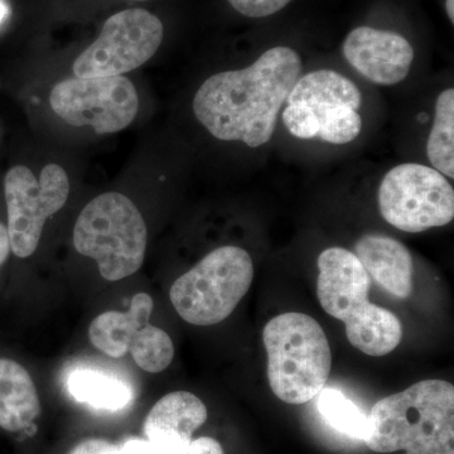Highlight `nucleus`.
Here are the masks:
<instances>
[{"instance_id": "nucleus-1", "label": "nucleus", "mask_w": 454, "mask_h": 454, "mask_svg": "<svg viewBox=\"0 0 454 454\" xmlns=\"http://www.w3.org/2000/svg\"><path fill=\"white\" fill-rule=\"evenodd\" d=\"M301 73L294 50L273 47L249 67L205 80L193 98V113L215 138L259 148L273 137L278 114Z\"/></svg>"}, {"instance_id": "nucleus-2", "label": "nucleus", "mask_w": 454, "mask_h": 454, "mask_svg": "<svg viewBox=\"0 0 454 454\" xmlns=\"http://www.w3.org/2000/svg\"><path fill=\"white\" fill-rule=\"evenodd\" d=\"M365 443L378 453L454 454V387L424 380L373 405Z\"/></svg>"}, {"instance_id": "nucleus-3", "label": "nucleus", "mask_w": 454, "mask_h": 454, "mask_svg": "<svg viewBox=\"0 0 454 454\" xmlns=\"http://www.w3.org/2000/svg\"><path fill=\"white\" fill-rule=\"evenodd\" d=\"M317 264V297L327 315L345 324L349 343L369 356L393 352L402 340V324L367 298L370 278L357 256L343 247H330Z\"/></svg>"}, {"instance_id": "nucleus-4", "label": "nucleus", "mask_w": 454, "mask_h": 454, "mask_svg": "<svg viewBox=\"0 0 454 454\" xmlns=\"http://www.w3.org/2000/svg\"><path fill=\"white\" fill-rule=\"evenodd\" d=\"M262 340L274 395L292 405L315 399L333 366L330 342L321 325L304 313H283L265 325Z\"/></svg>"}, {"instance_id": "nucleus-5", "label": "nucleus", "mask_w": 454, "mask_h": 454, "mask_svg": "<svg viewBox=\"0 0 454 454\" xmlns=\"http://www.w3.org/2000/svg\"><path fill=\"white\" fill-rule=\"evenodd\" d=\"M74 245L82 255L98 262L104 279L118 282L137 273L145 262V219L127 196L103 193L80 214Z\"/></svg>"}, {"instance_id": "nucleus-6", "label": "nucleus", "mask_w": 454, "mask_h": 454, "mask_svg": "<svg viewBox=\"0 0 454 454\" xmlns=\"http://www.w3.org/2000/svg\"><path fill=\"white\" fill-rule=\"evenodd\" d=\"M253 279V260L247 250L219 247L173 283L170 301L187 324L217 325L234 312Z\"/></svg>"}, {"instance_id": "nucleus-7", "label": "nucleus", "mask_w": 454, "mask_h": 454, "mask_svg": "<svg viewBox=\"0 0 454 454\" xmlns=\"http://www.w3.org/2000/svg\"><path fill=\"white\" fill-rule=\"evenodd\" d=\"M381 216L405 232H423L446 226L454 217L452 184L438 170L419 163L391 168L378 193Z\"/></svg>"}, {"instance_id": "nucleus-8", "label": "nucleus", "mask_w": 454, "mask_h": 454, "mask_svg": "<svg viewBox=\"0 0 454 454\" xmlns=\"http://www.w3.org/2000/svg\"><path fill=\"white\" fill-rule=\"evenodd\" d=\"M160 18L145 9H127L106 20L97 41L74 62L79 79L121 76L152 59L162 44Z\"/></svg>"}, {"instance_id": "nucleus-9", "label": "nucleus", "mask_w": 454, "mask_h": 454, "mask_svg": "<svg viewBox=\"0 0 454 454\" xmlns=\"http://www.w3.org/2000/svg\"><path fill=\"white\" fill-rule=\"evenodd\" d=\"M4 192L12 252L18 258H28L37 250L46 220L67 201V173L57 164H49L37 179L27 167H13L5 176Z\"/></svg>"}, {"instance_id": "nucleus-10", "label": "nucleus", "mask_w": 454, "mask_h": 454, "mask_svg": "<svg viewBox=\"0 0 454 454\" xmlns=\"http://www.w3.org/2000/svg\"><path fill=\"white\" fill-rule=\"evenodd\" d=\"M50 104L59 118L73 127L114 134L129 127L138 114L139 98L124 76L67 79L57 83Z\"/></svg>"}, {"instance_id": "nucleus-11", "label": "nucleus", "mask_w": 454, "mask_h": 454, "mask_svg": "<svg viewBox=\"0 0 454 454\" xmlns=\"http://www.w3.org/2000/svg\"><path fill=\"white\" fill-rule=\"evenodd\" d=\"M343 56L361 76L376 85L402 82L411 73L414 50L396 32L358 27L348 33L342 46Z\"/></svg>"}, {"instance_id": "nucleus-12", "label": "nucleus", "mask_w": 454, "mask_h": 454, "mask_svg": "<svg viewBox=\"0 0 454 454\" xmlns=\"http://www.w3.org/2000/svg\"><path fill=\"white\" fill-rule=\"evenodd\" d=\"M207 420L205 403L188 391L167 394L155 403L145 420V439L160 454L192 441L193 433Z\"/></svg>"}, {"instance_id": "nucleus-13", "label": "nucleus", "mask_w": 454, "mask_h": 454, "mask_svg": "<svg viewBox=\"0 0 454 454\" xmlns=\"http://www.w3.org/2000/svg\"><path fill=\"white\" fill-rule=\"evenodd\" d=\"M355 255L379 286L397 298L413 289V259L404 244L389 236L369 234L355 244Z\"/></svg>"}, {"instance_id": "nucleus-14", "label": "nucleus", "mask_w": 454, "mask_h": 454, "mask_svg": "<svg viewBox=\"0 0 454 454\" xmlns=\"http://www.w3.org/2000/svg\"><path fill=\"white\" fill-rule=\"evenodd\" d=\"M40 414V396L31 375L16 361L0 358V428L25 432Z\"/></svg>"}, {"instance_id": "nucleus-15", "label": "nucleus", "mask_w": 454, "mask_h": 454, "mask_svg": "<svg viewBox=\"0 0 454 454\" xmlns=\"http://www.w3.org/2000/svg\"><path fill=\"white\" fill-rule=\"evenodd\" d=\"M154 301L146 293H138L131 300L127 312L101 313L89 328V339L94 348L107 356L119 358L129 352L131 340L149 325Z\"/></svg>"}, {"instance_id": "nucleus-16", "label": "nucleus", "mask_w": 454, "mask_h": 454, "mask_svg": "<svg viewBox=\"0 0 454 454\" xmlns=\"http://www.w3.org/2000/svg\"><path fill=\"white\" fill-rule=\"evenodd\" d=\"M303 103L312 109L348 106L360 109V90L351 80L333 70H317L300 77L293 86L286 104Z\"/></svg>"}, {"instance_id": "nucleus-17", "label": "nucleus", "mask_w": 454, "mask_h": 454, "mask_svg": "<svg viewBox=\"0 0 454 454\" xmlns=\"http://www.w3.org/2000/svg\"><path fill=\"white\" fill-rule=\"evenodd\" d=\"M67 389L76 402L104 411H121L133 400V391L116 376L92 369L70 373Z\"/></svg>"}, {"instance_id": "nucleus-18", "label": "nucleus", "mask_w": 454, "mask_h": 454, "mask_svg": "<svg viewBox=\"0 0 454 454\" xmlns=\"http://www.w3.org/2000/svg\"><path fill=\"white\" fill-rule=\"evenodd\" d=\"M434 121L427 142L432 168L454 178V90L447 89L435 101Z\"/></svg>"}, {"instance_id": "nucleus-19", "label": "nucleus", "mask_w": 454, "mask_h": 454, "mask_svg": "<svg viewBox=\"0 0 454 454\" xmlns=\"http://www.w3.org/2000/svg\"><path fill=\"white\" fill-rule=\"evenodd\" d=\"M317 396V409L325 422L348 437L365 441L370 428L369 417L342 391L324 387Z\"/></svg>"}, {"instance_id": "nucleus-20", "label": "nucleus", "mask_w": 454, "mask_h": 454, "mask_svg": "<svg viewBox=\"0 0 454 454\" xmlns=\"http://www.w3.org/2000/svg\"><path fill=\"white\" fill-rule=\"evenodd\" d=\"M129 352L137 365L146 372H164L175 357V346L168 333L146 325L131 340Z\"/></svg>"}, {"instance_id": "nucleus-21", "label": "nucleus", "mask_w": 454, "mask_h": 454, "mask_svg": "<svg viewBox=\"0 0 454 454\" xmlns=\"http://www.w3.org/2000/svg\"><path fill=\"white\" fill-rule=\"evenodd\" d=\"M315 110V109H313ZM319 121V139L330 145H348L360 136L363 121L357 110L348 106L315 110Z\"/></svg>"}, {"instance_id": "nucleus-22", "label": "nucleus", "mask_w": 454, "mask_h": 454, "mask_svg": "<svg viewBox=\"0 0 454 454\" xmlns=\"http://www.w3.org/2000/svg\"><path fill=\"white\" fill-rule=\"evenodd\" d=\"M68 454H160L146 439H130L115 444L103 438H89L76 444Z\"/></svg>"}, {"instance_id": "nucleus-23", "label": "nucleus", "mask_w": 454, "mask_h": 454, "mask_svg": "<svg viewBox=\"0 0 454 454\" xmlns=\"http://www.w3.org/2000/svg\"><path fill=\"white\" fill-rule=\"evenodd\" d=\"M283 122L295 138L309 140L318 136V116L315 110L306 104H286L283 112Z\"/></svg>"}, {"instance_id": "nucleus-24", "label": "nucleus", "mask_w": 454, "mask_h": 454, "mask_svg": "<svg viewBox=\"0 0 454 454\" xmlns=\"http://www.w3.org/2000/svg\"><path fill=\"white\" fill-rule=\"evenodd\" d=\"M239 13L249 18L273 16L292 0H227Z\"/></svg>"}, {"instance_id": "nucleus-25", "label": "nucleus", "mask_w": 454, "mask_h": 454, "mask_svg": "<svg viewBox=\"0 0 454 454\" xmlns=\"http://www.w3.org/2000/svg\"><path fill=\"white\" fill-rule=\"evenodd\" d=\"M168 454H225L216 439L201 437L182 444Z\"/></svg>"}, {"instance_id": "nucleus-26", "label": "nucleus", "mask_w": 454, "mask_h": 454, "mask_svg": "<svg viewBox=\"0 0 454 454\" xmlns=\"http://www.w3.org/2000/svg\"><path fill=\"white\" fill-rule=\"evenodd\" d=\"M11 250V240H9L8 229L3 225V223H0V267L4 264Z\"/></svg>"}, {"instance_id": "nucleus-27", "label": "nucleus", "mask_w": 454, "mask_h": 454, "mask_svg": "<svg viewBox=\"0 0 454 454\" xmlns=\"http://www.w3.org/2000/svg\"><path fill=\"white\" fill-rule=\"evenodd\" d=\"M446 9L448 17H450V22L454 23V0H447Z\"/></svg>"}, {"instance_id": "nucleus-28", "label": "nucleus", "mask_w": 454, "mask_h": 454, "mask_svg": "<svg viewBox=\"0 0 454 454\" xmlns=\"http://www.w3.org/2000/svg\"><path fill=\"white\" fill-rule=\"evenodd\" d=\"M9 16V9L4 3L0 0V23L4 22L5 18Z\"/></svg>"}]
</instances>
